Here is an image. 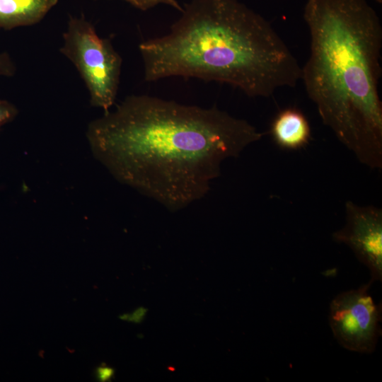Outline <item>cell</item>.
<instances>
[{"mask_svg":"<svg viewBox=\"0 0 382 382\" xmlns=\"http://www.w3.org/2000/svg\"><path fill=\"white\" fill-rule=\"evenodd\" d=\"M263 135L215 105L147 95L126 97L86 131L94 158L116 180L172 212L205 197L222 162Z\"/></svg>","mask_w":382,"mask_h":382,"instance_id":"cell-1","label":"cell"},{"mask_svg":"<svg viewBox=\"0 0 382 382\" xmlns=\"http://www.w3.org/2000/svg\"><path fill=\"white\" fill-rule=\"evenodd\" d=\"M310 55L301 68L323 123L371 169L382 168V27L366 0H307Z\"/></svg>","mask_w":382,"mask_h":382,"instance_id":"cell-2","label":"cell"},{"mask_svg":"<svg viewBox=\"0 0 382 382\" xmlns=\"http://www.w3.org/2000/svg\"><path fill=\"white\" fill-rule=\"evenodd\" d=\"M168 34L139 46L144 77L227 83L250 97L294 87L301 67L270 23L238 0H190Z\"/></svg>","mask_w":382,"mask_h":382,"instance_id":"cell-3","label":"cell"},{"mask_svg":"<svg viewBox=\"0 0 382 382\" xmlns=\"http://www.w3.org/2000/svg\"><path fill=\"white\" fill-rule=\"evenodd\" d=\"M60 52L77 69L91 106L108 112L117 98L122 59L108 38L100 37L83 15L70 16Z\"/></svg>","mask_w":382,"mask_h":382,"instance_id":"cell-4","label":"cell"},{"mask_svg":"<svg viewBox=\"0 0 382 382\" xmlns=\"http://www.w3.org/2000/svg\"><path fill=\"white\" fill-rule=\"evenodd\" d=\"M371 280L355 289L342 291L330 302L329 324L337 342L349 351H375L381 334V306L369 291Z\"/></svg>","mask_w":382,"mask_h":382,"instance_id":"cell-5","label":"cell"},{"mask_svg":"<svg viewBox=\"0 0 382 382\" xmlns=\"http://www.w3.org/2000/svg\"><path fill=\"white\" fill-rule=\"evenodd\" d=\"M333 240L347 245L369 270L371 281L382 279V209L345 202V224Z\"/></svg>","mask_w":382,"mask_h":382,"instance_id":"cell-6","label":"cell"},{"mask_svg":"<svg viewBox=\"0 0 382 382\" xmlns=\"http://www.w3.org/2000/svg\"><path fill=\"white\" fill-rule=\"evenodd\" d=\"M270 133L276 145L284 150H299L309 143L311 129L306 117L296 108H287L273 119Z\"/></svg>","mask_w":382,"mask_h":382,"instance_id":"cell-7","label":"cell"},{"mask_svg":"<svg viewBox=\"0 0 382 382\" xmlns=\"http://www.w3.org/2000/svg\"><path fill=\"white\" fill-rule=\"evenodd\" d=\"M58 0H0V28L11 30L40 22Z\"/></svg>","mask_w":382,"mask_h":382,"instance_id":"cell-8","label":"cell"},{"mask_svg":"<svg viewBox=\"0 0 382 382\" xmlns=\"http://www.w3.org/2000/svg\"><path fill=\"white\" fill-rule=\"evenodd\" d=\"M133 7L139 9L141 11H147L154 7L164 4L171 6L172 8L181 12L183 11V6H180L177 0H122Z\"/></svg>","mask_w":382,"mask_h":382,"instance_id":"cell-9","label":"cell"},{"mask_svg":"<svg viewBox=\"0 0 382 382\" xmlns=\"http://www.w3.org/2000/svg\"><path fill=\"white\" fill-rule=\"evenodd\" d=\"M18 114V110L14 104L0 97V131L4 126L12 122Z\"/></svg>","mask_w":382,"mask_h":382,"instance_id":"cell-10","label":"cell"},{"mask_svg":"<svg viewBox=\"0 0 382 382\" xmlns=\"http://www.w3.org/2000/svg\"><path fill=\"white\" fill-rule=\"evenodd\" d=\"M16 72V66L11 55L4 52L0 53V76L11 77Z\"/></svg>","mask_w":382,"mask_h":382,"instance_id":"cell-11","label":"cell"},{"mask_svg":"<svg viewBox=\"0 0 382 382\" xmlns=\"http://www.w3.org/2000/svg\"><path fill=\"white\" fill-rule=\"evenodd\" d=\"M114 370L108 366H100L96 369L97 378L100 381H107L112 378Z\"/></svg>","mask_w":382,"mask_h":382,"instance_id":"cell-12","label":"cell"},{"mask_svg":"<svg viewBox=\"0 0 382 382\" xmlns=\"http://www.w3.org/2000/svg\"><path fill=\"white\" fill-rule=\"evenodd\" d=\"M146 311L145 309L140 308L137 310H136L134 313H132L131 315H128V320L130 321H133L135 323L140 322L144 316H145Z\"/></svg>","mask_w":382,"mask_h":382,"instance_id":"cell-13","label":"cell"}]
</instances>
